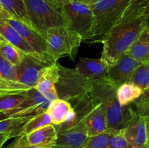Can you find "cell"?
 I'll list each match as a JSON object with an SVG mask.
<instances>
[{"mask_svg": "<svg viewBox=\"0 0 149 148\" xmlns=\"http://www.w3.org/2000/svg\"><path fill=\"white\" fill-rule=\"evenodd\" d=\"M126 53L142 62L149 61V27L147 26L138 39L128 49Z\"/></svg>", "mask_w": 149, "mask_h": 148, "instance_id": "obj_19", "label": "cell"}, {"mask_svg": "<svg viewBox=\"0 0 149 148\" xmlns=\"http://www.w3.org/2000/svg\"><path fill=\"white\" fill-rule=\"evenodd\" d=\"M110 135L109 129L104 132L87 138L83 148H108V141Z\"/></svg>", "mask_w": 149, "mask_h": 148, "instance_id": "obj_29", "label": "cell"}, {"mask_svg": "<svg viewBox=\"0 0 149 148\" xmlns=\"http://www.w3.org/2000/svg\"><path fill=\"white\" fill-rule=\"evenodd\" d=\"M58 76L59 73L58 62H55L45 69L33 89L39 91L51 101L56 100L58 97L55 85L58 80Z\"/></svg>", "mask_w": 149, "mask_h": 148, "instance_id": "obj_14", "label": "cell"}, {"mask_svg": "<svg viewBox=\"0 0 149 148\" xmlns=\"http://www.w3.org/2000/svg\"><path fill=\"white\" fill-rule=\"evenodd\" d=\"M93 89L90 96L95 102L103 105L109 129L121 130L127 127L134 113L132 104L122 105L116 97L118 87L107 77L92 78Z\"/></svg>", "mask_w": 149, "mask_h": 148, "instance_id": "obj_2", "label": "cell"}, {"mask_svg": "<svg viewBox=\"0 0 149 148\" xmlns=\"http://www.w3.org/2000/svg\"><path fill=\"white\" fill-rule=\"evenodd\" d=\"M26 148H45V147H36V146H31V145H28Z\"/></svg>", "mask_w": 149, "mask_h": 148, "instance_id": "obj_37", "label": "cell"}, {"mask_svg": "<svg viewBox=\"0 0 149 148\" xmlns=\"http://www.w3.org/2000/svg\"><path fill=\"white\" fill-rule=\"evenodd\" d=\"M147 118V116L140 115L134 110L130 121L124 129L125 138L133 148H145L148 145Z\"/></svg>", "mask_w": 149, "mask_h": 148, "instance_id": "obj_13", "label": "cell"}, {"mask_svg": "<svg viewBox=\"0 0 149 148\" xmlns=\"http://www.w3.org/2000/svg\"><path fill=\"white\" fill-rule=\"evenodd\" d=\"M23 55L24 53L0 36V55L4 59L16 66L20 62Z\"/></svg>", "mask_w": 149, "mask_h": 148, "instance_id": "obj_25", "label": "cell"}, {"mask_svg": "<svg viewBox=\"0 0 149 148\" xmlns=\"http://www.w3.org/2000/svg\"><path fill=\"white\" fill-rule=\"evenodd\" d=\"M72 110L73 107L69 102L58 98L51 101L47 113L50 117L52 124L58 126L66 121Z\"/></svg>", "mask_w": 149, "mask_h": 148, "instance_id": "obj_18", "label": "cell"}, {"mask_svg": "<svg viewBox=\"0 0 149 148\" xmlns=\"http://www.w3.org/2000/svg\"><path fill=\"white\" fill-rule=\"evenodd\" d=\"M58 66L59 76L55 87L58 98L70 102L90 94L93 89L92 78L81 75L76 68H68L58 62Z\"/></svg>", "mask_w": 149, "mask_h": 148, "instance_id": "obj_6", "label": "cell"}, {"mask_svg": "<svg viewBox=\"0 0 149 148\" xmlns=\"http://www.w3.org/2000/svg\"><path fill=\"white\" fill-rule=\"evenodd\" d=\"M143 92V91L139 86L127 81L118 87L116 97L122 105H128L139 98Z\"/></svg>", "mask_w": 149, "mask_h": 148, "instance_id": "obj_20", "label": "cell"}, {"mask_svg": "<svg viewBox=\"0 0 149 148\" xmlns=\"http://www.w3.org/2000/svg\"><path fill=\"white\" fill-rule=\"evenodd\" d=\"M28 145L47 147L55 141L57 130L53 124L47 125L26 135Z\"/></svg>", "mask_w": 149, "mask_h": 148, "instance_id": "obj_17", "label": "cell"}, {"mask_svg": "<svg viewBox=\"0 0 149 148\" xmlns=\"http://www.w3.org/2000/svg\"><path fill=\"white\" fill-rule=\"evenodd\" d=\"M65 20V27L77 32L85 42L94 23V16L90 4L71 1L61 7Z\"/></svg>", "mask_w": 149, "mask_h": 148, "instance_id": "obj_7", "label": "cell"}, {"mask_svg": "<svg viewBox=\"0 0 149 148\" xmlns=\"http://www.w3.org/2000/svg\"><path fill=\"white\" fill-rule=\"evenodd\" d=\"M145 148H148V145H147V146Z\"/></svg>", "mask_w": 149, "mask_h": 148, "instance_id": "obj_41", "label": "cell"}, {"mask_svg": "<svg viewBox=\"0 0 149 148\" xmlns=\"http://www.w3.org/2000/svg\"><path fill=\"white\" fill-rule=\"evenodd\" d=\"M0 36L24 54L36 53L31 45L10 25L0 18Z\"/></svg>", "mask_w": 149, "mask_h": 148, "instance_id": "obj_16", "label": "cell"}, {"mask_svg": "<svg viewBox=\"0 0 149 148\" xmlns=\"http://www.w3.org/2000/svg\"><path fill=\"white\" fill-rule=\"evenodd\" d=\"M109 65L103 59L81 57L76 65V69L81 75L89 78L98 79L107 77Z\"/></svg>", "mask_w": 149, "mask_h": 148, "instance_id": "obj_15", "label": "cell"}, {"mask_svg": "<svg viewBox=\"0 0 149 148\" xmlns=\"http://www.w3.org/2000/svg\"><path fill=\"white\" fill-rule=\"evenodd\" d=\"M44 37L48 55L55 62L65 56L71 59H75L82 42V37L79 33L65 26L51 28L45 33Z\"/></svg>", "mask_w": 149, "mask_h": 148, "instance_id": "obj_4", "label": "cell"}, {"mask_svg": "<svg viewBox=\"0 0 149 148\" xmlns=\"http://www.w3.org/2000/svg\"><path fill=\"white\" fill-rule=\"evenodd\" d=\"M128 81L139 86L143 91L149 89V61L141 62L132 71Z\"/></svg>", "mask_w": 149, "mask_h": 148, "instance_id": "obj_22", "label": "cell"}, {"mask_svg": "<svg viewBox=\"0 0 149 148\" xmlns=\"http://www.w3.org/2000/svg\"><path fill=\"white\" fill-rule=\"evenodd\" d=\"M10 139H11V136L8 133H0V148L2 147L4 144Z\"/></svg>", "mask_w": 149, "mask_h": 148, "instance_id": "obj_34", "label": "cell"}, {"mask_svg": "<svg viewBox=\"0 0 149 148\" xmlns=\"http://www.w3.org/2000/svg\"><path fill=\"white\" fill-rule=\"evenodd\" d=\"M132 1L94 0L90 4L94 16V23L86 41L100 43L112 26L119 20Z\"/></svg>", "mask_w": 149, "mask_h": 148, "instance_id": "obj_3", "label": "cell"}, {"mask_svg": "<svg viewBox=\"0 0 149 148\" xmlns=\"http://www.w3.org/2000/svg\"><path fill=\"white\" fill-rule=\"evenodd\" d=\"M28 145H28L27 140H26V135H22V136L15 137L13 142L3 148H26Z\"/></svg>", "mask_w": 149, "mask_h": 148, "instance_id": "obj_32", "label": "cell"}, {"mask_svg": "<svg viewBox=\"0 0 149 148\" xmlns=\"http://www.w3.org/2000/svg\"><path fill=\"white\" fill-rule=\"evenodd\" d=\"M4 9L2 8V7H1V4H0V12H4Z\"/></svg>", "mask_w": 149, "mask_h": 148, "instance_id": "obj_39", "label": "cell"}, {"mask_svg": "<svg viewBox=\"0 0 149 148\" xmlns=\"http://www.w3.org/2000/svg\"><path fill=\"white\" fill-rule=\"evenodd\" d=\"M31 117L6 118L0 120V133H8L11 138L20 136L23 125Z\"/></svg>", "mask_w": 149, "mask_h": 148, "instance_id": "obj_23", "label": "cell"}, {"mask_svg": "<svg viewBox=\"0 0 149 148\" xmlns=\"http://www.w3.org/2000/svg\"><path fill=\"white\" fill-rule=\"evenodd\" d=\"M148 7L149 0H132L102 39L100 58L108 65L114 63L125 54L148 26Z\"/></svg>", "mask_w": 149, "mask_h": 148, "instance_id": "obj_1", "label": "cell"}, {"mask_svg": "<svg viewBox=\"0 0 149 148\" xmlns=\"http://www.w3.org/2000/svg\"></svg>", "mask_w": 149, "mask_h": 148, "instance_id": "obj_43", "label": "cell"}, {"mask_svg": "<svg viewBox=\"0 0 149 148\" xmlns=\"http://www.w3.org/2000/svg\"><path fill=\"white\" fill-rule=\"evenodd\" d=\"M6 116L4 115V114H3V113H0V120H2V119H4V118H6Z\"/></svg>", "mask_w": 149, "mask_h": 148, "instance_id": "obj_38", "label": "cell"}, {"mask_svg": "<svg viewBox=\"0 0 149 148\" xmlns=\"http://www.w3.org/2000/svg\"><path fill=\"white\" fill-rule=\"evenodd\" d=\"M45 1L51 3V4L56 6V7H61L62 6H63L64 4H68V3L72 1V0H45Z\"/></svg>", "mask_w": 149, "mask_h": 148, "instance_id": "obj_33", "label": "cell"}, {"mask_svg": "<svg viewBox=\"0 0 149 148\" xmlns=\"http://www.w3.org/2000/svg\"><path fill=\"white\" fill-rule=\"evenodd\" d=\"M141 63L125 52L114 63L109 65L107 78L117 87L127 82L135 68Z\"/></svg>", "mask_w": 149, "mask_h": 148, "instance_id": "obj_12", "label": "cell"}, {"mask_svg": "<svg viewBox=\"0 0 149 148\" xmlns=\"http://www.w3.org/2000/svg\"><path fill=\"white\" fill-rule=\"evenodd\" d=\"M32 27L41 34H45L51 28L65 26V20L61 7L45 0H23Z\"/></svg>", "mask_w": 149, "mask_h": 148, "instance_id": "obj_5", "label": "cell"}, {"mask_svg": "<svg viewBox=\"0 0 149 148\" xmlns=\"http://www.w3.org/2000/svg\"><path fill=\"white\" fill-rule=\"evenodd\" d=\"M0 78L11 84L20 85L17 79L16 68L14 65L0 55Z\"/></svg>", "mask_w": 149, "mask_h": 148, "instance_id": "obj_26", "label": "cell"}, {"mask_svg": "<svg viewBox=\"0 0 149 148\" xmlns=\"http://www.w3.org/2000/svg\"><path fill=\"white\" fill-rule=\"evenodd\" d=\"M148 148H149V142H148Z\"/></svg>", "mask_w": 149, "mask_h": 148, "instance_id": "obj_42", "label": "cell"}, {"mask_svg": "<svg viewBox=\"0 0 149 148\" xmlns=\"http://www.w3.org/2000/svg\"><path fill=\"white\" fill-rule=\"evenodd\" d=\"M24 100V97L19 94H10L0 97V113L5 115L6 113L15 109Z\"/></svg>", "mask_w": 149, "mask_h": 148, "instance_id": "obj_28", "label": "cell"}, {"mask_svg": "<svg viewBox=\"0 0 149 148\" xmlns=\"http://www.w3.org/2000/svg\"><path fill=\"white\" fill-rule=\"evenodd\" d=\"M135 111L140 115L149 117V89L143 91L141 97L132 102Z\"/></svg>", "mask_w": 149, "mask_h": 148, "instance_id": "obj_30", "label": "cell"}, {"mask_svg": "<svg viewBox=\"0 0 149 148\" xmlns=\"http://www.w3.org/2000/svg\"><path fill=\"white\" fill-rule=\"evenodd\" d=\"M78 120L68 127L55 126L57 136L49 146L45 148H83L87 138L86 115L77 114Z\"/></svg>", "mask_w": 149, "mask_h": 148, "instance_id": "obj_9", "label": "cell"}, {"mask_svg": "<svg viewBox=\"0 0 149 148\" xmlns=\"http://www.w3.org/2000/svg\"><path fill=\"white\" fill-rule=\"evenodd\" d=\"M31 88L23 84L15 85L0 78V97L10 94H19L23 91H28Z\"/></svg>", "mask_w": 149, "mask_h": 148, "instance_id": "obj_31", "label": "cell"}, {"mask_svg": "<svg viewBox=\"0 0 149 148\" xmlns=\"http://www.w3.org/2000/svg\"><path fill=\"white\" fill-rule=\"evenodd\" d=\"M0 18L17 30L19 34L31 45L36 53L49 57L47 52L46 41L43 35L35 30L31 26L13 17L5 11L0 12Z\"/></svg>", "mask_w": 149, "mask_h": 148, "instance_id": "obj_11", "label": "cell"}, {"mask_svg": "<svg viewBox=\"0 0 149 148\" xmlns=\"http://www.w3.org/2000/svg\"><path fill=\"white\" fill-rule=\"evenodd\" d=\"M0 4L9 15L32 27L23 0H0Z\"/></svg>", "mask_w": 149, "mask_h": 148, "instance_id": "obj_21", "label": "cell"}, {"mask_svg": "<svg viewBox=\"0 0 149 148\" xmlns=\"http://www.w3.org/2000/svg\"><path fill=\"white\" fill-rule=\"evenodd\" d=\"M55 62L50 57L38 53L24 54L20 63L15 66L19 83L34 88L45 69Z\"/></svg>", "mask_w": 149, "mask_h": 148, "instance_id": "obj_8", "label": "cell"}, {"mask_svg": "<svg viewBox=\"0 0 149 148\" xmlns=\"http://www.w3.org/2000/svg\"><path fill=\"white\" fill-rule=\"evenodd\" d=\"M148 26L149 27V7H148Z\"/></svg>", "mask_w": 149, "mask_h": 148, "instance_id": "obj_40", "label": "cell"}, {"mask_svg": "<svg viewBox=\"0 0 149 148\" xmlns=\"http://www.w3.org/2000/svg\"><path fill=\"white\" fill-rule=\"evenodd\" d=\"M20 94L24 97V100L15 109L6 113L7 118L33 117L35 115L47 111L51 100L36 89L31 88Z\"/></svg>", "mask_w": 149, "mask_h": 148, "instance_id": "obj_10", "label": "cell"}, {"mask_svg": "<svg viewBox=\"0 0 149 148\" xmlns=\"http://www.w3.org/2000/svg\"><path fill=\"white\" fill-rule=\"evenodd\" d=\"M146 134H147V139H148V143L149 142V117L147 118L146 121Z\"/></svg>", "mask_w": 149, "mask_h": 148, "instance_id": "obj_36", "label": "cell"}, {"mask_svg": "<svg viewBox=\"0 0 149 148\" xmlns=\"http://www.w3.org/2000/svg\"><path fill=\"white\" fill-rule=\"evenodd\" d=\"M124 129H109L110 135L108 141V148H133L125 138Z\"/></svg>", "mask_w": 149, "mask_h": 148, "instance_id": "obj_27", "label": "cell"}, {"mask_svg": "<svg viewBox=\"0 0 149 148\" xmlns=\"http://www.w3.org/2000/svg\"><path fill=\"white\" fill-rule=\"evenodd\" d=\"M50 124H52V122L47 111L35 115L23 125L20 129V136L26 135L40 128Z\"/></svg>", "mask_w": 149, "mask_h": 148, "instance_id": "obj_24", "label": "cell"}, {"mask_svg": "<svg viewBox=\"0 0 149 148\" xmlns=\"http://www.w3.org/2000/svg\"><path fill=\"white\" fill-rule=\"evenodd\" d=\"M94 0H72V1H78V2L84 3V4H90Z\"/></svg>", "mask_w": 149, "mask_h": 148, "instance_id": "obj_35", "label": "cell"}]
</instances>
